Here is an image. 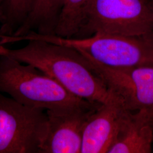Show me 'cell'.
<instances>
[{
  "label": "cell",
  "instance_id": "ba28073f",
  "mask_svg": "<svg viewBox=\"0 0 153 153\" xmlns=\"http://www.w3.org/2000/svg\"><path fill=\"white\" fill-rule=\"evenodd\" d=\"M126 109L120 102L100 104L85 126L81 153H107Z\"/></svg>",
  "mask_w": 153,
  "mask_h": 153
},
{
  "label": "cell",
  "instance_id": "52a82bcc",
  "mask_svg": "<svg viewBox=\"0 0 153 153\" xmlns=\"http://www.w3.org/2000/svg\"><path fill=\"white\" fill-rule=\"evenodd\" d=\"M101 104H85L47 110V131L39 153H81L85 125Z\"/></svg>",
  "mask_w": 153,
  "mask_h": 153
},
{
  "label": "cell",
  "instance_id": "7c38bea8",
  "mask_svg": "<svg viewBox=\"0 0 153 153\" xmlns=\"http://www.w3.org/2000/svg\"><path fill=\"white\" fill-rule=\"evenodd\" d=\"M89 0H65L56 35L65 38H76L82 26L83 13Z\"/></svg>",
  "mask_w": 153,
  "mask_h": 153
},
{
  "label": "cell",
  "instance_id": "5b68a950",
  "mask_svg": "<svg viewBox=\"0 0 153 153\" xmlns=\"http://www.w3.org/2000/svg\"><path fill=\"white\" fill-rule=\"evenodd\" d=\"M47 127L45 109L0 93V153H39Z\"/></svg>",
  "mask_w": 153,
  "mask_h": 153
},
{
  "label": "cell",
  "instance_id": "7a4b0ae2",
  "mask_svg": "<svg viewBox=\"0 0 153 153\" xmlns=\"http://www.w3.org/2000/svg\"><path fill=\"white\" fill-rule=\"evenodd\" d=\"M0 93L21 104L47 110L85 104L55 79L32 65L0 55Z\"/></svg>",
  "mask_w": 153,
  "mask_h": 153
},
{
  "label": "cell",
  "instance_id": "6da1fadb",
  "mask_svg": "<svg viewBox=\"0 0 153 153\" xmlns=\"http://www.w3.org/2000/svg\"><path fill=\"white\" fill-rule=\"evenodd\" d=\"M26 40L27 44L18 49L0 45V55L36 67L78 98L99 104L121 102L93 71L79 51L39 39Z\"/></svg>",
  "mask_w": 153,
  "mask_h": 153
},
{
  "label": "cell",
  "instance_id": "9c48e42d",
  "mask_svg": "<svg viewBox=\"0 0 153 153\" xmlns=\"http://www.w3.org/2000/svg\"><path fill=\"white\" fill-rule=\"evenodd\" d=\"M153 152V111L126 109L107 153Z\"/></svg>",
  "mask_w": 153,
  "mask_h": 153
},
{
  "label": "cell",
  "instance_id": "8992f818",
  "mask_svg": "<svg viewBox=\"0 0 153 153\" xmlns=\"http://www.w3.org/2000/svg\"><path fill=\"white\" fill-rule=\"evenodd\" d=\"M78 51L86 57L93 71L120 100L126 109L131 112L143 109L153 111V66L111 67Z\"/></svg>",
  "mask_w": 153,
  "mask_h": 153
},
{
  "label": "cell",
  "instance_id": "3957f363",
  "mask_svg": "<svg viewBox=\"0 0 153 153\" xmlns=\"http://www.w3.org/2000/svg\"><path fill=\"white\" fill-rule=\"evenodd\" d=\"M35 37L81 50L108 66H153V31L138 35L95 33L84 38H65L36 33Z\"/></svg>",
  "mask_w": 153,
  "mask_h": 153
},
{
  "label": "cell",
  "instance_id": "5bb4252c",
  "mask_svg": "<svg viewBox=\"0 0 153 153\" xmlns=\"http://www.w3.org/2000/svg\"><path fill=\"white\" fill-rule=\"evenodd\" d=\"M149 1L150 3V4H151V6H152V9H153V0H149Z\"/></svg>",
  "mask_w": 153,
  "mask_h": 153
},
{
  "label": "cell",
  "instance_id": "30bf717a",
  "mask_svg": "<svg viewBox=\"0 0 153 153\" xmlns=\"http://www.w3.org/2000/svg\"><path fill=\"white\" fill-rule=\"evenodd\" d=\"M65 2V0H35L22 26L8 38H18L31 32L42 35H56Z\"/></svg>",
  "mask_w": 153,
  "mask_h": 153
},
{
  "label": "cell",
  "instance_id": "277c9868",
  "mask_svg": "<svg viewBox=\"0 0 153 153\" xmlns=\"http://www.w3.org/2000/svg\"><path fill=\"white\" fill-rule=\"evenodd\" d=\"M153 31L149 0H89L76 38L95 33L138 35Z\"/></svg>",
  "mask_w": 153,
  "mask_h": 153
},
{
  "label": "cell",
  "instance_id": "4fadbf2b",
  "mask_svg": "<svg viewBox=\"0 0 153 153\" xmlns=\"http://www.w3.org/2000/svg\"><path fill=\"white\" fill-rule=\"evenodd\" d=\"M4 0H0V16H1V9H2V5L3 3Z\"/></svg>",
  "mask_w": 153,
  "mask_h": 153
},
{
  "label": "cell",
  "instance_id": "8fae6325",
  "mask_svg": "<svg viewBox=\"0 0 153 153\" xmlns=\"http://www.w3.org/2000/svg\"><path fill=\"white\" fill-rule=\"evenodd\" d=\"M35 0H4L0 16V37L13 36L27 18Z\"/></svg>",
  "mask_w": 153,
  "mask_h": 153
}]
</instances>
